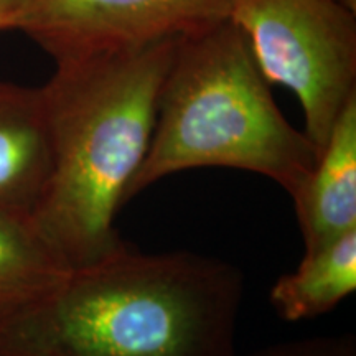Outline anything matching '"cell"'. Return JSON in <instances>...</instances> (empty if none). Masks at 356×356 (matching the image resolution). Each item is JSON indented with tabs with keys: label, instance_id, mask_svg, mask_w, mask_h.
I'll use <instances>...</instances> for the list:
<instances>
[{
	"label": "cell",
	"instance_id": "7a4b0ae2",
	"mask_svg": "<svg viewBox=\"0 0 356 356\" xmlns=\"http://www.w3.org/2000/svg\"><path fill=\"white\" fill-rule=\"evenodd\" d=\"M178 38L56 63L43 84L51 172L33 225L68 269L126 246L115 218L149 152Z\"/></svg>",
	"mask_w": 356,
	"mask_h": 356
},
{
	"label": "cell",
	"instance_id": "52a82bcc",
	"mask_svg": "<svg viewBox=\"0 0 356 356\" xmlns=\"http://www.w3.org/2000/svg\"><path fill=\"white\" fill-rule=\"evenodd\" d=\"M292 202L305 252L356 231V96L338 115Z\"/></svg>",
	"mask_w": 356,
	"mask_h": 356
},
{
	"label": "cell",
	"instance_id": "ba28073f",
	"mask_svg": "<svg viewBox=\"0 0 356 356\" xmlns=\"http://www.w3.org/2000/svg\"><path fill=\"white\" fill-rule=\"evenodd\" d=\"M356 289V231L304 252L292 273L280 275L269 300L279 317L302 322L328 314Z\"/></svg>",
	"mask_w": 356,
	"mask_h": 356
},
{
	"label": "cell",
	"instance_id": "277c9868",
	"mask_svg": "<svg viewBox=\"0 0 356 356\" xmlns=\"http://www.w3.org/2000/svg\"><path fill=\"white\" fill-rule=\"evenodd\" d=\"M228 19L266 81L299 99L305 136L322 149L356 96V12L340 0H233Z\"/></svg>",
	"mask_w": 356,
	"mask_h": 356
},
{
	"label": "cell",
	"instance_id": "3957f363",
	"mask_svg": "<svg viewBox=\"0 0 356 356\" xmlns=\"http://www.w3.org/2000/svg\"><path fill=\"white\" fill-rule=\"evenodd\" d=\"M269 86L229 19L178 38L127 202L173 173L208 167L266 177L292 198L318 150L280 113Z\"/></svg>",
	"mask_w": 356,
	"mask_h": 356
},
{
	"label": "cell",
	"instance_id": "7c38bea8",
	"mask_svg": "<svg viewBox=\"0 0 356 356\" xmlns=\"http://www.w3.org/2000/svg\"><path fill=\"white\" fill-rule=\"evenodd\" d=\"M340 2H343L346 7H350L351 10L356 12V0H340Z\"/></svg>",
	"mask_w": 356,
	"mask_h": 356
},
{
	"label": "cell",
	"instance_id": "5b68a950",
	"mask_svg": "<svg viewBox=\"0 0 356 356\" xmlns=\"http://www.w3.org/2000/svg\"><path fill=\"white\" fill-rule=\"evenodd\" d=\"M233 0H24L12 30L56 63L181 38L228 20Z\"/></svg>",
	"mask_w": 356,
	"mask_h": 356
},
{
	"label": "cell",
	"instance_id": "30bf717a",
	"mask_svg": "<svg viewBox=\"0 0 356 356\" xmlns=\"http://www.w3.org/2000/svg\"><path fill=\"white\" fill-rule=\"evenodd\" d=\"M236 356H356V337L353 333L309 337Z\"/></svg>",
	"mask_w": 356,
	"mask_h": 356
},
{
	"label": "cell",
	"instance_id": "8992f818",
	"mask_svg": "<svg viewBox=\"0 0 356 356\" xmlns=\"http://www.w3.org/2000/svg\"><path fill=\"white\" fill-rule=\"evenodd\" d=\"M51 172V136L42 86L0 79V210L30 215Z\"/></svg>",
	"mask_w": 356,
	"mask_h": 356
},
{
	"label": "cell",
	"instance_id": "6da1fadb",
	"mask_svg": "<svg viewBox=\"0 0 356 356\" xmlns=\"http://www.w3.org/2000/svg\"><path fill=\"white\" fill-rule=\"evenodd\" d=\"M244 296L228 261L126 244L0 318V356H236Z\"/></svg>",
	"mask_w": 356,
	"mask_h": 356
},
{
	"label": "cell",
	"instance_id": "9c48e42d",
	"mask_svg": "<svg viewBox=\"0 0 356 356\" xmlns=\"http://www.w3.org/2000/svg\"><path fill=\"white\" fill-rule=\"evenodd\" d=\"M68 273L32 216L0 210V318L38 300Z\"/></svg>",
	"mask_w": 356,
	"mask_h": 356
},
{
	"label": "cell",
	"instance_id": "8fae6325",
	"mask_svg": "<svg viewBox=\"0 0 356 356\" xmlns=\"http://www.w3.org/2000/svg\"><path fill=\"white\" fill-rule=\"evenodd\" d=\"M24 0H0V30H12Z\"/></svg>",
	"mask_w": 356,
	"mask_h": 356
}]
</instances>
